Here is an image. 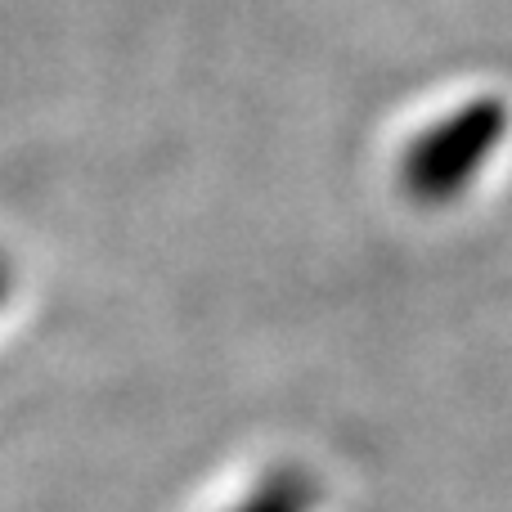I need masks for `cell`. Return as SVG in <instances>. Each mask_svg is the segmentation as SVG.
I'll use <instances>...</instances> for the list:
<instances>
[{"instance_id": "cell-1", "label": "cell", "mask_w": 512, "mask_h": 512, "mask_svg": "<svg viewBox=\"0 0 512 512\" xmlns=\"http://www.w3.org/2000/svg\"><path fill=\"white\" fill-rule=\"evenodd\" d=\"M508 131V108L499 99H477V104L459 108L445 117L441 126L409 144L405 158V189L423 203H445L454 198L499 149Z\"/></svg>"}]
</instances>
